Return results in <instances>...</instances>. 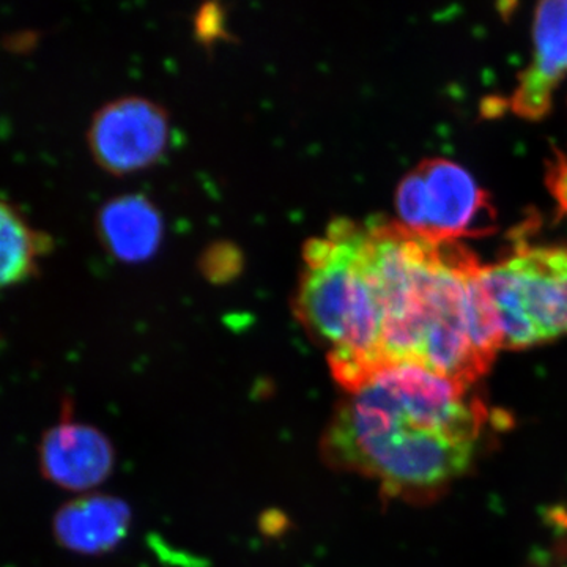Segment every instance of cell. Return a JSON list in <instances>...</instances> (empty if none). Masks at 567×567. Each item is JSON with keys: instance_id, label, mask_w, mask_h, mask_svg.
I'll return each mask as SVG.
<instances>
[{"instance_id": "8992f818", "label": "cell", "mask_w": 567, "mask_h": 567, "mask_svg": "<svg viewBox=\"0 0 567 567\" xmlns=\"http://www.w3.org/2000/svg\"><path fill=\"white\" fill-rule=\"evenodd\" d=\"M171 125L162 106L126 96L96 112L89 145L96 163L112 174H128L155 163L169 142Z\"/></svg>"}, {"instance_id": "5b68a950", "label": "cell", "mask_w": 567, "mask_h": 567, "mask_svg": "<svg viewBox=\"0 0 567 567\" xmlns=\"http://www.w3.org/2000/svg\"><path fill=\"white\" fill-rule=\"evenodd\" d=\"M399 223L435 244L483 237L495 227L491 196L461 164L424 159L399 183Z\"/></svg>"}, {"instance_id": "52a82bcc", "label": "cell", "mask_w": 567, "mask_h": 567, "mask_svg": "<svg viewBox=\"0 0 567 567\" xmlns=\"http://www.w3.org/2000/svg\"><path fill=\"white\" fill-rule=\"evenodd\" d=\"M114 464L111 440L100 429L74 421L69 405L62 420L41 436V475L65 491L85 494L99 487L111 476Z\"/></svg>"}, {"instance_id": "277c9868", "label": "cell", "mask_w": 567, "mask_h": 567, "mask_svg": "<svg viewBox=\"0 0 567 567\" xmlns=\"http://www.w3.org/2000/svg\"><path fill=\"white\" fill-rule=\"evenodd\" d=\"M505 347L527 349L567 334V245L518 244L484 265Z\"/></svg>"}, {"instance_id": "ba28073f", "label": "cell", "mask_w": 567, "mask_h": 567, "mask_svg": "<svg viewBox=\"0 0 567 567\" xmlns=\"http://www.w3.org/2000/svg\"><path fill=\"white\" fill-rule=\"evenodd\" d=\"M567 74V0L537 6L533 22V54L511 93V111L537 121L550 110L551 96Z\"/></svg>"}, {"instance_id": "9c48e42d", "label": "cell", "mask_w": 567, "mask_h": 567, "mask_svg": "<svg viewBox=\"0 0 567 567\" xmlns=\"http://www.w3.org/2000/svg\"><path fill=\"white\" fill-rule=\"evenodd\" d=\"M132 511L121 498L84 494L55 513L52 535L66 550L103 555L114 550L128 535Z\"/></svg>"}, {"instance_id": "6da1fadb", "label": "cell", "mask_w": 567, "mask_h": 567, "mask_svg": "<svg viewBox=\"0 0 567 567\" xmlns=\"http://www.w3.org/2000/svg\"><path fill=\"white\" fill-rule=\"evenodd\" d=\"M488 416L470 386L421 365L388 364L347 391L320 453L331 468L375 481L390 498L424 503L472 466Z\"/></svg>"}, {"instance_id": "7c38bea8", "label": "cell", "mask_w": 567, "mask_h": 567, "mask_svg": "<svg viewBox=\"0 0 567 567\" xmlns=\"http://www.w3.org/2000/svg\"><path fill=\"white\" fill-rule=\"evenodd\" d=\"M546 182L559 210L567 215V156L558 153L557 158L548 166Z\"/></svg>"}, {"instance_id": "3957f363", "label": "cell", "mask_w": 567, "mask_h": 567, "mask_svg": "<svg viewBox=\"0 0 567 567\" xmlns=\"http://www.w3.org/2000/svg\"><path fill=\"white\" fill-rule=\"evenodd\" d=\"M361 241L363 224L347 218L309 240L293 300L295 316L327 349L331 374L344 393L383 368L382 319Z\"/></svg>"}, {"instance_id": "7a4b0ae2", "label": "cell", "mask_w": 567, "mask_h": 567, "mask_svg": "<svg viewBox=\"0 0 567 567\" xmlns=\"http://www.w3.org/2000/svg\"><path fill=\"white\" fill-rule=\"evenodd\" d=\"M361 257L382 319L383 368L412 363L465 386L487 374L505 338L475 254L374 218L363 224Z\"/></svg>"}, {"instance_id": "30bf717a", "label": "cell", "mask_w": 567, "mask_h": 567, "mask_svg": "<svg viewBox=\"0 0 567 567\" xmlns=\"http://www.w3.org/2000/svg\"><path fill=\"white\" fill-rule=\"evenodd\" d=\"M99 229L107 249L128 262L147 259L163 237L162 216L151 200L142 196L110 200L100 212Z\"/></svg>"}, {"instance_id": "8fae6325", "label": "cell", "mask_w": 567, "mask_h": 567, "mask_svg": "<svg viewBox=\"0 0 567 567\" xmlns=\"http://www.w3.org/2000/svg\"><path fill=\"white\" fill-rule=\"evenodd\" d=\"M51 238L35 229L14 205L0 199V290L11 289L39 274Z\"/></svg>"}]
</instances>
